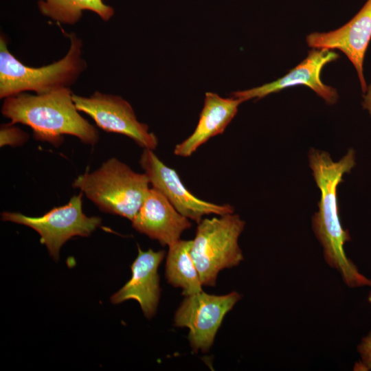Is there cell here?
Listing matches in <instances>:
<instances>
[{"label":"cell","instance_id":"cell-9","mask_svg":"<svg viewBox=\"0 0 371 371\" xmlns=\"http://www.w3.org/2000/svg\"><path fill=\"white\" fill-rule=\"evenodd\" d=\"M139 164L152 188L161 193L188 219L199 223L205 215L221 216L234 212V207L229 204H216L194 196L182 183L176 170L162 162L153 150L144 148Z\"/></svg>","mask_w":371,"mask_h":371},{"label":"cell","instance_id":"cell-10","mask_svg":"<svg viewBox=\"0 0 371 371\" xmlns=\"http://www.w3.org/2000/svg\"><path fill=\"white\" fill-rule=\"evenodd\" d=\"M338 58L339 54L332 49L313 48L303 61L284 76L257 87L233 92L231 95L245 102L250 99H260L290 87L305 85L314 91L326 103L333 104L337 101V92L335 89L322 82L320 74L326 64Z\"/></svg>","mask_w":371,"mask_h":371},{"label":"cell","instance_id":"cell-15","mask_svg":"<svg viewBox=\"0 0 371 371\" xmlns=\"http://www.w3.org/2000/svg\"><path fill=\"white\" fill-rule=\"evenodd\" d=\"M192 240H179L168 246L166 278L174 287L182 289L185 297L203 291L199 271L190 254Z\"/></svg>","mask_w":371,"mask_h":371},{"label":"cell","instance_id":"cell-7","mask_svg":"<svg viewBox=\"0 0 371 371\" xmlns=\"http://www.w3.org/2000/svg\"><path fill=\"white\" fill-rule=\"evenodd\" d=\"M237 291L213 295L203 291L185 296L174 315V324L189 329L188 341L194 352H207L225 315L241 299Z\"/></svg>","mask_w":371,"mask_h":371},{"label":"cell","instance_id":"cell-20","mask_svg":"<svg viewBox=\"0 0 371 371\" xmlns=\"http://www.w3.org/2000/svg\"><path fill=\"white\" fill-rule=\"evenodd\" d=\"M370 286L371 287V284H370ZM368 300L370 304L371 305V291H370V293H369V295L368 296Z\"/></svg>","mask_w":371,"mask_h":371},{"label":"cell","instance_id":"cell-19","mask_svg":"<svg viewBox=\"0 0 371 371\" xmlns=\"http://www.w3.org/2000/svg\"><path fill=\"white\" fill-rule=\"evenodd\" d=\"M366 95H364L363 106L371 115V85L366 89Z\"/></svg>","mask_w":371,"mask_h":371},{"label":"cell","instance_id":"cell-5","mask_svg":"<svg viewBox=\"0 0 371 371\" xmlns=\"http://www.w3.org/2000/svg\"><path fill=\"white\" fill-rule=\"evenodd\" d=\"M245 226V222L234 213L202 219L198 223L190 254L203 286H214L221 271L243 260L238 238Z\"/></svg>","mask_w":371,"mask_h":371},{"label":"cell","instance_id":"cell-8","mask_svg":"<svg viewBox=\"0 0 371 371\" xmlns=\"http://www.w3.org/2000/svg\"><path fill=\"white\" fill-rule=\"evenodd\" d=\"M72 98L77 109L89 115L104 131L126 135L144 148H157V136L146 124L138 121L131 105L122 97L95 91L90 97L73 94Z\"/></svg>","mask_w":371,"mask_h":371},{"label":"cell","instance_id":"cell-11","mask_svg":"<svg viewBox=\"0 0 371 371\" xmlns=\"http://www.w3.org/2000/svg\"><path fill=\"white\" fill-rule=\"evenodd\" d=\"M371 39V0L346 24L328 32H314L306 36L315 49H339L355 66L363 93L367 87L363 76V59Z\"/></svg>","mask_w":371,"mask_h":371},{"label":"cell","instance_id":"cell-6","mask_svg":"<svg viewBox=\"0 0 371 371\" xmlns=\"http://www.w3.org/2000/svg\"><path fill=\"white\" fill-rule=\"evenodd\" d=\"M82 194L73 196L69 202L56 207L41 216L32 217L19 212H3L1 219L23 225L34 229L41 236L49 255L59 258L63 245L74 236H89L101 224L98 216H87L82 212Z\"/></svg>","mask_w":371,"mask_h":371},{"label":"cell","instance_id":"cell-17","mask_svg":"<svg viewBox=\"0 0 371 371\" xmlns=\"http://www.w3.org/2000/svg\"><path fill=\"white\" fill-rule=\"evenodd\" d=\"M29 138V135L20 129L14 124H1L0 128V146L6 145L12 147L19 146L24 144Z\"/></svg>","mask_w":371,"mask_h":371},{"label":"cell","instance_id":"cell-1","mask_svg":"<svg viewBox=\"0 0 371 371\" xmlns=\"http://www.w3.org/2000/svg\"><path fill=\"white\" fill-rule=\"evenodd\" d=\"M309 166L320 190L318 211L312 217L313 232L322 248L324 260L336 270L346 286L350 288L370 286L371 280L361 273L344 249L351 240L341 223L337 202V187L345 174L355 166V153L349 149L337 161L327 152L311 148Z\"/></svg>","mask_w":371,"mask_h":371},{"label":"cell","instance_id":"cell-13","mask_svg":"<svg viewBox=\"0 0 371 371\" xmlns=\"http://www.w3.org/2000/svg\"><path fill=\"white\" fill-rule=\"evenodd\" d=\"M166 255L164 250L144 251L138 247V255L132 263L131 279L111 297L113 304L128 300H137L147 318L155 314L160 298L158 267Z\"/></svg>","mask_w":371,"mask_h":371},{"label":"cell","instance_id":"cell-18","mask_svg":"<svg viewBox=\"0 0 371 371\" xmlns=\"http://www.w3.org/2000/svg\"><path fill=\"white\" fill-rule=\"evenodd\" d=\"M357 350L360 356L359 361L355 363L354 370H371V330L367 335L362 337L357 346Z\"/></svg>","mask_w":371,"mask_h":371},{"label":"cell","instance_id":"cell-2","mask_svg":"<svg viewBox=\"0 0 371 371\" xmlns=\"http://www.w3.org/2000/svg\"><path fill=\"white\" fill-rule=\"evenodd\" d=\"M73 94L69 87L43 94L20 93L5 98L1 113L11 124L30 126L38 141L58 147L63 135H71L93 146L98 142V131L78 113Z\"/></svg>","mask_w":371,"mask_h":371},{"label":"cell","instance_id":"cell-12","mask_svg":"<svg viewBox=\"0 0 371 371\" xmlns=\"http://www.w3.org/2000/svg\"><path fill=\"white\" fill-rule=\"evenodd\" d=\"M189 220L161 193L152 188L131 222L137 232L163 246H170L180 240L182 233L191 227Z\"/></svg>","mask_w":371,"mask_h":371},{"label":"cell","instance_id":"cell-4","mask_svg":"<svg viewBox=\"0 0 371 371\" xmlns=\"http://www.w3.org/2000/svg\"><path fill=\"white\" fill-rule=\"evenodd\" d=\"M149 184L145 173L135 172L112 157L93 172L79 175L72 186L79 188L101 211L132 221L146 196Z\"/></svg>","mask_w":371,"mask_h":371},{"label":"cell","instance_id":"cell-16","mask_svg":"<svg viewBox=\"0 0 371 371\" xmlns=\"http://www.w3.org/2000/svg\"><path fill=\"white\" fill-rule=\"evenodd\" d=\"M38 7L43 15L69 25L81 19L83 10L92 11L105 21L114 14L113 8L102 0H40Z\"/></svg>","mask_w":371,"mask_h":371},{"label":"cell","instance_id":"cell-14","mask_svg":"<svg viewBox=\"0 0 371 371\" xmlns=\"http://www.w3.org/2000/svg\"><path fill=\"white\" fill-rule=\"evenodd\" d=\"M242 102L241 99L232 96L225 98L215 93H205L204 106L194 132L175 146L174 154L188 157L210 138L223 133Z\"/></svg>","mask_w":371,"mask_h":371},{"label":"cell","instance_id":"cell-3","mask_svg":"<svg viewBox=\"0 0 371 371\" xmlns=\"http://www.w3.org/2000/svg\"><path fill=\"white\" fill-rule=\"evenodd\" d=\"M71 41L66 56L41 67L23 65L9 51L6 40L0 36V98H6L27 91L36 94L69 87L86 69L82 58V42L74 32L67 34Z\"/></svg>","mask_w":371,"mask_h":371}]
</instances>
